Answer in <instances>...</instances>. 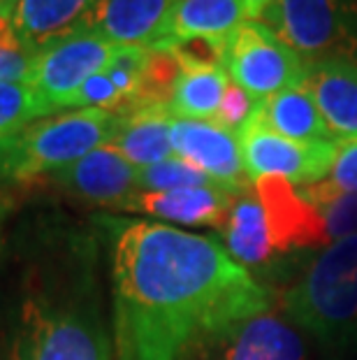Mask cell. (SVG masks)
I'll use <instances>...</instances> for the list:
<instances>
[{"label": "cell", "mask_w": 357, "mask_h": 360, "mask_svg": "<svg viewBox=\"0 0 357 360\" xmlns=\"http://www.w3.org/2000/svg\"><path fill=\"white\" fill-rule=\"evenodd\" d=\"M271 295L216 240L133 221L114 242L116 360H181L269 311Z\"/></svg>", "instance_id": "cell-1"}, {"label": "cell", "mask_w": 357, "mask_h": 360, "mask_svg": "<svg viewBox=\"0 0 357 360\" xmlns=\"http://www.w3.org/2000/svg\"><path fill=\"white\" fill-rule=\"evenodd\" d=\"M119 114L83 107L37 119L0 140V184H26L54 174L97 147L109 144Z\"/></svg>", "instance_id": "cell-2"}, {"label": "cell", "mask_w": 357, "mask_h": 360, "mask_svg": "<svg viewBox=\"0 0 357 360\" xmlns=\"http://www.w3.org/2000/svg\"><path fill=\"white\" fill-rule=\"evenodd\" d=\"M283 307L304 330L334 342L357 326V233L337 240L288 290Z\"/></svg>", "instance_id": "cell-3"}, {"label": "cell", "mask_w": 357, "mask_h": 360, "mask_svg": "<svg viewBox=\"0 0 357 360\" xmlns=\"http://www.w3.org/2000/svg\"><path fill=\"white\" fill-rule=\"evenodd\" d=\"M257 21L307 63H357V0H274Z\"/></svg>", "instance_id": "cell-4"}, {"label": "cell", "mask_w": 357, "mask_h": 360, "mask_svg": "<svg viewBox=\"0 0 357 360\" xmlns=\"http://www.w3.org/2000/svg\"><path fill=\"white\" fill-rule=\"evenodd\" d=\"M119 44L83 30L56 37L33 53L28 84L35 89L47 117L72 110L74 98L93 75L109 65Z\"/></svg>", "instance_id": "cell-5"}, {"label": "cell", "mask_w": 357, "mask_h": 360, "mask_svg": "<svg viewBox=\"0 0 357 360\" xmlns=\"http://www.w3.org/2000/svg\"><path fill=\"white\" fill-rule=\"evenodd\" d=\"M309 65L262 21H246L225 42L223 68L227 77L255 101L304 86Z\"/></svg>", "instance_id": "cell-6"}, {"label": "cell", "mask_w": 357, "mask_h": 360, "mask_svg": "<svg viewBox=\"0 0 357 360\" xmlns=\"http://www.w3.org/2000/svg\"><path fill=\"white\" fill-rule=\"evenodd\" d=\"M244 170L250 181L262 177L288 179L292 186H311L330 174L337 142H295L264 128L253 114L237 130Z\"/></svg>", "instance_id": "cell-7"}, {"label": "cell", "mask_w": 357, "mask_h": 360, "mask_svg": "<svg viewBox=\"0 0 357 360\" xmlns=\"http://www.w3.org/2000/svg\"><path fill=\"white\" fill-rule=\"evenodd\" d=\"M14 360H112V349L107 335L90 319L30 304Z\"/></svg>", "instance_id": "cell-8"}, {"label": "cell", "mask_w": 357, "mask_h": 360, "mask_svg": "<svg viewBox=\"0 0 357 360\" xmlns=\"http://www.w3.org/2000/svg\"><path fill=\"white\" fill-rule=\"evenodd\" d=\"M172 149L179 158L200 167L220 186L232 191H246L250 186L237 133L218 126L216 121H193L174 117Z\"/></svg>", "instance_id": "cell-9"}, {"label": "cell", "mask_w": 357, "mask_h": 360, "mask_svg": "<svg viewBox=\"0 0 357 360\" xmlns=\"http://www.w3.org/2000/svg\"><path fill=\"white\" fill-rule=\"evenodd\" d=\"M253 188L264 210L274 254L304 247H323L330 242L321 212L302 195V191H295L288 179L262 177L253 181Z\"/></svg>", "instance_id": "cell-10"}, {"label": "cell", "mask_w": 357, "mask_h": 360, "mask_svg": "<svg viewBox=\"0 0 357 360\" xmlns=\"http://www.w3.org/2000/svg\"><path fill=\"white\" fill-rule=\"evenodd\" d=\"M179 0H100L72 30L95 33L119 47H147L161 35Z\"/></svg>", "instance_id": "cell-11"}, {"label": "cell", "mask_w": 357, "mask_h": 360, "mask_svg": "<svg viewBox=\"0 0 357 360\" xmlns=\"http://www.w3.org/2000/svg\"><path fill=\"white\" fill-rule=\"evenodd\" d=\"M241 191L223 186H197L177 191H137L121 205V210L142 212L149 217L174 221L181 226L218 228L223 231L232 202Z\"/></svg>", "instance_id": "cell-12"}, {"label": "cell", "mask_w": 357, "mask_h": 360, "mask_svg": "<svg viewBox=\"0 0 357 360\" xmlns=\"http://www.w3.org/2000/svg\"><path fill=\"white\" fill-rule=\"evenodd\" d=\"M137 172L140 167L105 144L74 160L72 165L54 172L51 179L83 200L121 207L133 193H137Z\"/></svg>", "instance_id": "cell-13"}, {"label": "cell", "mask_w": 357, "mask_h": 360, "mask_svg": "<svg viewBox=\"0 0 357 360\" xmlns=\"http://www.w3.org/2000/svg\"><path fill=\"white\" fill-rule=\"evenodd\" d=\"M250 21L241 0H179L154 44L170 51L191 40L227 42L234 30Z\"/></svg>", "instance_id": "cell-14"}, {"label": "cell", "mask_w": 357, "mask_h": 360, "mask_svg": "<svg viewBox=\"0 0 357 360\" xmlns=\"http://www.w3.org/2000/svg\"><path fill=\"white\" fill-rule=\"evenodd\" d=\"M304 89L321 110L334 142L357 140V63L321 60L311 63Z\"/></svg>", "instance_id": "cell-15"}, {"label": "cell", "mask_w": 357, "mask_h": 360, "mask_svg": "<svg viewBox=\"0 0 357 360\" xmlns=\"http://www.w3.org/2000/svg\"><path fill=\"white\" fill-rule=\"evenodd\" d=\"M172 121L170 105L156 103L119 114L109 147H114L135 167H149L172 158Z\"/></svg>", "instance_id": "cell-16"}, {"label": "cell", "mask_w": 357, "mask_h": 360, "mask_svg": "<svg viewBox=\"0 0 357 360\" xmlns=\"http://www.w3.org/2000/svg\"><path fill=\"white\" fill-rule=\"evenodd\" d=\"M220 360H304L299 333L276 314L264 311L225 335Z\"/></svg>", "instance_id": "cell-17"}, {"label": "cell", "mask_w": 357, "mask_h": 360, "mask_svg": "<svg viewBox=\"0 0 357 360\" xmlns=\"http://www.w3.org/2000/svg\"><path fill=\"white\" fill-rule=\"evenodd\" d=\"M100 0H14L12 28L28 51H37L70 30Z\"/></svg>", "instance_id": "cell-18"}, {"label": "cell", "mask_w": 357, "mask_h": 360, "mask_svg": "<svg viewBox=\"0 0 357 360\" xmlns=\"http://www.w3.org/2000/svg\"><path fill=\"white\" fill-rule=\"evenodd\" d=\"M253 117L264 128L295 142H334L321 110L304 86L285 89L257 101Z\"/></svg>", "instance_id": "cell-19"}, {"label": "cell", "mask_w": 357, "mask_h": 360, "mask_svg": "<svg viewBox=\"0 0 357 360\" xmlns=\"http://www.w3.org/2000/svg\"><path fill=\"white\" fill-rule=\"evenodd\" d=\"M223 235L227 254L241 265H260L274 254L267 221H264V210L257 200L253 186L241 191L237 200L232 202Z\"/></svg>", "instance_id": "cell-20"}, {"label": "cell", "mask_w": 357, "mask_h": 360, "mask_svg": "<svg viewBox=\"0 0 357 360\" xmlns=\"http://www.w3.org/2000/svg\"><path fill=\"white\" fill-rule=\"evenodd\" d=\"M227 84H230V77L220 65L181 68L177 84L172 89L170 112L177 119L214 121Z\"/></svg>", "instance_id": "cell-21"}, {"label": "cell", "mask_w": 357, "mask_h": 360, "mask_svg": "<svg viewBox=\"0 0 357 360\" xmlns=\"http://www.w3.org/2000/svg\"><path fill=\"white\" fill-rule=\"evenodd\" d=\"M348 193H357V140L337 142V156H334L330 174L323 181L304 186L302 191V195L316 210Z\"/></svg>", "instance_id": "cell-22"}, {"label": "cell", "mask_w": 357, "mask_h": 360, "mask_svg": "<svg viewBox=\"0 0 357 360\" xmlns=\"http://www.w3.org/2000/svg\"><path fill=\"white\" fill-rule=\"evenodd\" d=\"M44 117V105L28 82H0V140Z\"/></svg>", "instance_id": "cell-23"}, {"label": "cell", "mask_w": 357, "mask_h": 360, "mask_svg": "<svg viewBox=\"0 0 357 360\" xmlns=\"http://www.w3.org/2000/svg\"><path fill=\"white\" fill-rule=\"evenodd\" d=\"M197 186H220V184L179 156H172L149 167H140L137 172V191H177Z\"/></svg>", "instance_id": "cell-24"}, {"label": "cell", "mask_w": 357, "mask_h": 360, "mask_svg": "<svg viewBox=\"0 0 357 360\" xmlns=\"http://www.w3.org/2000/svg\"><path fill=\"white\" fill-rule=\"evenodd\" d=\"M318 212L323 217L325 233H328L330 242L344 240V237L357 233V193L341 195L330 205L321 207Z\"/></svg>", "instance_id": "cell-25"}, {"label": "cell", "mask_w": 357, "mask_h": 360, "mask_svg": "<svg viewBox=\"0 0 357 360\" xmlns=\"http://www.w3.org/2000/svg\"><path fill=\"white\" fill-rule=\"evenodd\" d=\"M257 107V101L253 96L244 91L241 86H237L234 82L227 84L225 94H223V101H220V107H218V114H216V124L223 126L227 130H237L246 124L250 119V114L255 112Z\"/></svg>", "instance_id": "cell-26"}, {"label": "cell", "mask_w": 357, "mask_h": 360, "mask_svg": "<svg viewBox=\"0 0 357 360\" xmlns=\"http://www.w3.org/2000/svg\"><path fill=\"white\" fill-rule=\"evenodd\" d=\"M33 51L24 47H0V82H26Z\"/></svg>", "instance_id": "cell-27"}, {"label": "cell", "mask_w": 357, "mask_h": 360, "mask_svg": "<svg viewBox=\"0 0 357 360\" xmlns=\"http://www.w3.org/2000/svg\"><path fill=\"white\" fill-rule=\"evenodd\" d=\"M12 5L14 0H0V47H24L12 28Z\"/></svg>", "instance_id": "cell-28"}, {"label": "cell", "mask_w": 357, "mask_h": 360, "mask_svg": "<svg viewBox=\"0 0 357 360\" xmlns=\"http://www.w3.org/2000/svg\"><path fill=\"white\" fill-rule=\"evenodd\" d=\"M241 3H244V7H246L250 21H257L264 14V10L274 3V0H241Z\"/></svg>", "instance_id": "cell-29"}]
</instances>
